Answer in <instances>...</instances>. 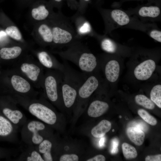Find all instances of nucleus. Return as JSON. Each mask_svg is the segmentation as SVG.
Listing matches in <instances>:
<instances>
[{
	"label": "nucleus",
	"instance_id": "obj_33",
	"mask_svg": "<svg viewBox=\"0 0 161 161\" xmlns=\"http://www.w3.org/2000/svg\"><path fill=\"white\" fill-rule=\"evenodd\" d=\"M119 144L118 140L116 138H114L112 141V148L111 152L112 154H115L118 151V146Z\"/></svg>",
	"mask_w": 161,
	"mask_h": 161
},
{
	"label": "nucleus",
	"instance_id": "obj_22",
	"mask_svg": "<svg viewBox=\"0 0 161 161\" xmlns=\"http://www.w3.org/2000/svg\"><path fill=\"white\" fill-rule=\"evenodd\" d=\"M32 16L35 19L42 20L48 16L49 12L44 5H41L37 8H33L31 12Z\"/></svg>",
	"mask_w": 161,
	"mask_h": 161
},
{
	"label": "nucleus",
	"instance_id": "obj_8",
	"mask_svg": "<svg viewBox=\"0 0 161 161\" xmlns=\"http://www.w3.org/2000/svg\"><path fill=\"white\" fill-rule=\"evenodd\" d=\"M99 81L93 73L87 74V76L80 86L78 96L81 100L88 99L98 88Z\"/></svg>",
	"mask_w": 161,
	"mask_h": 161
},
{
	"label": "nucleus",
	"instance_id": "obj_31",
	"mask_svg": "<svg viewBox=\"0 0 161 161\" xmlns=\"http://www.w3.org/2000/svg\"><path fill=\"white\" fill-rule=\"evenodd\" d=\"M79 157L75 154H66L61 155L59 158L60 161H78Z\"/></svg>",
	"mask_w": 161,
	"mask_h": 161
},
{
	"label": "nucleus",
	"instance_id": "obj_12",
	"mask_svg": "<svg viewBox=\"0 0 161 161\" xmlns=\"http://www.w3.org/2000/svg\"><path fill=\"white\" fill-rule=\"evenodd\" d=\"M120 67L118 62L114 60H111L106 64L104 73L107 80L114 82L118 79L120 73Z\"/></svg>",
	"mask_w": 161,
	"mask_h": 161
},
{
	"label": "nucleus",
	"instance_id": "obj_7",
	"mask_svg": "<svg viewBox=\"0 0 161 161\" xmlns=\"http://www.w3.org/2000/svg\"><path fill=\"white\" fill-rule=\"evenodd\" d=\"M18 128L0 111V141L15 143L17 142Z\"/></svg>",
	"mask_w": 161,
	"mask_h": 161
},
{
	"label": "nucleus",
	"instance_id": "obj_36",
	"mask_svg": "<svg viewBox=\"0 0 161 161\" xmlns=\"http://www.w3.org/2000/svg\"><path fill=\"white\" fill-rule=\"evenodd\" d=\"M134 126L135 127L139 128L143 131H145L147 129V127L145 124L142 122H135L134 124H133Z\"/></svg>",
	"mask_w": 161,
	"mask_h": 161
},
{
	"label": "nucleus",
	"instance_id": "obj_21",
	"mask_svg": "<svg viewBox=\"0 0 161 161\" xmlns=\"http://www.w3.org/2000/svg\"><path fill=\"white\" fill-rule=\"evenodd\" d=\"M138 13L142 17L155 18L160 15V10L157 6L143 7L140 9Z\"/></svg>",
	"mask_w": 161,
	"mask_h": 161
},
{
	"label": "nucleus",
	"instance_id": "obj_14",
	"mask_svg": "<svg viewBox=\"0 0 161 161\" xmlns=\"http://www.w3.org/2000/svg\"><path fill=\"white\" fill-rule=\"evenodd\" d=\"M126 134L129 139L135 145L140 146L143 143L145 134L140 129L134 127H129Z\"/></svg>",
	"mask_w": 161,
	"mask_h": 161
},
{
	"label": "nucleus",
	"instance_id": "obj_13",
	"mask_svg": "<svg viewBox=\"0 0 161 161\" xmlns=\"http://www.w3.org/2000/svg\"><path fill=\"white\" fill-rule=\"evenodd\" d=\"M52 141L45 138L35 148L40 154L44 161H52L53 160L52 154Z\"/></svg>",
	"mask_w": 161,
	"mask_h": 161
},
{
	"label": "nucleus",
	"instance_id": "obj_42",
	"mask_svg": "<svg viewBox=\"0 0 161 161\" xmlns=\"http://www.w3.org/2000/svg\"><path fill=\"white\" fill-rule=\"evenodd\" d=\"M114 129H113V131L114 132Z\"/></svg>",
	"mask_w": 161,
	"mask_h": 161
},
{
	"label": "nucleus",
	"instance_id": "obj_23",
	"mask_svg": "<svg viewBox=\"0 0 161 161\" xmlns=\"http://www.w3.org/2000/svg\"><path fill=\"white\" fill-rule=\"evenodd\" d=\"M122 148L124 156L126 159H134L137 156L136 149L130 144L124 143L122 145Z\"/></svg>",
	"mask_w": 161,
	"mask_h": 161
},
{
	"label": "nucleus",
	"instance_id": "obj_25",
	"mask_svg": "<svg viewBox=\"0 0 161 161\" xmlns=\"http://www.w3.org/2000/svg\"><path fill=\"white\" fill-rule=\"evenodd\" d=\"M151 100L159 107L161 108V85H157L152 89L150 94Z\"/></svg>",
	"mask_w": 161,
	"mask_h": 161
},
{
	"label": "nucleus",
	"instance_id": "obj_35",
	"mask_svg": "<svg viewBox=\"0 0 161 161\" xmlns=\"http://www.w3.org/2000/svg\"><path fill=\"white\" fill-rule=\"evenodd\" d=\"M146 161H160L161 155L158 154L154 155H148L145 159Z\"/></svg>",
	"mask_w": 161,
	"mask_h": 161
},
{
	"label": "nucleus",
	"instance_id": "obj_16",
	"mask_svg": "<svg viewBox=\"0 0 161 161\" xmlns=\"http://www.w3.org/2000/svg\"><path fill=\"white\" fill-rule=\"evenodd\" d=\"M11 83L15 90L18 92L26 93L30 89V86L29 83L19 76H13L11 79Z\"/></svg>",
	"mask_w": 161,
	"mask_h": 161
},
{
	"label": "nucleus",
	"instance_id": "obj_29",
	"mask_svg": "<svg viewBox=\"0 0 161 161\" xmlns=\"http://www.w3.org/2000/svg\"><path fill=\"white\" fill-rule=\"evenodd\" d=\"M5 31L9 36L16 40H20L22 38V35L20 31L15 26H11L7 27Z\"/></svg>",
	"mask_w": 161,
	"mask_h": 161
},
{
	"label": "nucleus",
	"instance_id": "obj_24",
	"mask_svg": "<svg viewBox=\"0 0 161 161\" xmlns=\"http://www.w3.org/2000/svg\"><path fill=\"white\" fill-rule=\"evenodd\" d=\"M135 102L137 104L146 109H153L155 108L154 103L144 95H137L135 96Z\"/></svg>",
	"mask_w": 161,
	"mask_h": 161
},
{
	"label": "nucleus",
	"instance_id": "obj_4",
	"mask_svg": "<svg viewBox=\"0 0 161 161\" xmlns=\"http://www.w3.org/2000/svg\"><path fill=\"white\" fill-rule=\"evenodd\" d=\"M53 42L64 46H68L77 42L76 33L69 21L63 17L60 24L52 28Z\"/></svg>",
	"mask_w": 161,
	"mask_h": 161
},
{
	"label": "nucleus",
	"instance_id": "obj_38",
	"mask_svg": "<svg viewBox=\"0 0 161 161\" xmlns=\"http://www.w3.org/2000/svg\"><path fill=\"white\" fill-rule=\"evenodd\" d=\"M102 138L101 139L100 141V145H102L104 143V139L103 138V137H102Z\"/></svg>",
	"mask_w": 161,
	"mask_h": 161
},
{
	"label": "nucleus",
	"instance_id": "obj_34",
	"mask_svg": "<svg viewBox=\"0 0 161 161\" xmlns=\"http://www.w3.org/2000/svg\"><path fill=\"white\" fill-rule=\"evenodd\" d=\"M91 31V28L89 24L87 22H85L82 26H80L79 28V31L80 33H85L89 32Z\"/></svg>",
	"mask_w": 161,
	"mask_h": 161
},
{
	"label": "nucleus",
	"instance_id": "obj_11",
	"mask_svg": "<svg viewBox=\"0 0 161 161\" xmlns=\"http://www.w3.org/2000/svg\"><path fill=\"white\" fill-rule=\"evenodd\" d=\"M109 106L105 102L99 100L92 101L87 110L88 115L92 117H97L104 114L108 109Z\"/></svg>",
	"mask_w": 161,
	"mask_h": 161
},
{
	"label": "nucleus",
	"instance_id": "obj_17",
	"mask_svg": "<svg viewBox=\"0 0 161 161\" xmlns=\"http://www.w3.org/2000/svg\"><path fill=\"white\" fill-rule=\"evenodd\" d=\"M22 71L33 81L36 80L40 72V68L33 64L24 63L21 66Z\"/></svg>",
	"mask_w": 161,
	"mask_h": 161
},
{
	"label": "nucleus",
	"instance_id": "obj_39",
	"mask_svg": "<svg viewBox=\"0 0 161 161\" xmlns=\"http://www.w3.org/2000/svg\"><path fill=\"white\" fill-rule=\"evenodd\" d=\"M55 0L57 2H60L62 1V0Z\"/></svg>",
	"mask_w": 161,
	"mask_h": 161
},
{
	"label": "nucleus",
	"instance_id": "obj_18",
	"mask_svg": "<svg viewBox=\"0 0 161 161\" xmlns=\"http://www.w3.org/2000/svg\"><path fill=\"white\" fill-rule=\"evenodd\" d=\"M21 51V48L18 46L10 48L3 47L0 50V55L3 59H13L18 57Z\"/></svg>",
	"mask_w": 161,
	"mask_h": 161
},
{
	"label": "nucleus",
	"instance_id": "obj_15",
	"mask_svg": "<svg viewBox=\"0 0 161 161\" xmlns=\"http://www.w3.org/2000/svg\"><path fill=\"white\" fill-rule=\"evenodd\" d=\"M111 127L112 125L110 122L103 120L92 129L91 133L95 137L101 138L110 131Z\"/></svg>",
	"mask_w": 161,
	"mask_h": 161
},
{
	"label": "nucleus",
	"instance_id": "obj_6",
	"mask_svg": "<svg viewBox=\"0 0 161 161\" xmlns=\"http://www.w3.org/2000/svg\"><path fill=\"white\" fill-rule=\"evenodd\" d=\"M63 78V73L59 71L56 76L49 75L45 78L44 84L47 96L52 102H57L59 99V93L61 94L59 92L61 91Z\"/></svg>",
	"mask_w": 161,
	"mask_h": 161
},
{
	"label": "nucleus",
	"instance_id": "obj_9",
	"mask_svg": "<svg viewBox=\"0 0 161 161\" xmlns=\"http://www.w3.org/2000/svg\"><path fill=\"white\" fill-rule=\"evenodd\" d=\"M155 68V62L151 59L147 60L136 67L134 71V75L138 80H145L151 77Z\"/></svg>",
	"mask_w": 161,
	"mask_h": 161
},
{
	"label": "nucleus",
	"instance_id": "obj_41",
	"mask_svg": "<svg viewBox=\"0 0 161 161\" xmlns=\"http://www.w3.org/2000/svg\"><path fill=\"white\" fill-rule=\"evenodd\" d=\"M120 118H121V116H120Z\"/></svg>",
	"mask_w": 161,
	"mask_h": 161
},
{
	"label": "nucleus",
	"instance_id": "obj_5",
	"mask_svg": "<svg viewBox=\"0 0 161 161\" xmlns=\"http://www.w3.org/2000/svg\"><path fill=\"white\" fill-rule=\"evenodd\" d=\"M27 109L32 115L41 121L50 126L55 125L57 117L53 109L44 104L34 102L27 106Z\"/></svg>",
	"mask_w": 161,
	"mask_h": 161
},
{
	"label": "nucleus",
	"instance_id": "obj_2",
	"mask_svg": "<svg viewBox=\"0 0 161 161\" xmlns=\"http://www.w3.org/2000/svg\"><path fill=\"white\" fill-rule=\"evenodd\" d=\"M63 64L64 69L61 85L62 96L65 106L69 108L75 103L78 89L86 79L87 74L78 72L65 62Z\"/></svg>",
	"mask_w": 161,
	"mask_h": 161
},
{
	"label": "nucleus",
	"instance_id": "obj_40",
	"mask_svg": "<svg viewBox=\"0 0 161 161\" xmlns=\"http://www.w3.org/2000/svg\"><path fill=\"white\" fill-rule=\"evenodd\" d=\"M85 0V1H89V0Z\"/></svg>",
	"mask_w": 161,
	"mask_h": 161
},
{
	"label": "nucleus",
	"instance_id": "obj_37",
	"mask_svg": "<svg viewBox=\"0 0 161 161\" xmlns=\"http://www.w3.org/2000/svg\"><path fill=\"white\" fill-rule=\"evenodd\" d=\"M105 160V157L101 154L97 155L86 160L87 161H104Z\"/></svg>",
	"mask_w": 161,
	"mask_h": 161
},
{
	"label": "nucleus",
	"instance_id": "obj_32",
	"mask_svg": "<svg viewBox=\"0 0 161 161\" xmlns=\"http://www.w3.org/2000/svg\"><path fill=\"white\" fill-rule=\"evenodd\" d=\"M151 37L157 41L161 42V32L160 31L154 30L150 33Z\"/></svg>",
	"mask_w": 161,
	"mask_h": 161
},
{
	"label": "nucleus",
	"instance_id": "obj_28",
	"mask_svg": "<svg viewBox=\"0 0 161 161\" xmlns=\"http://www.w3.org/2000/svg\"><path fill=\"white\" fill-rule=\"evenodd\" d=\"M101 47L103 50L109 53L114 52L116 49V45L108 38L104 39L102 41Z\"/></svg>",
	"mask_w": 161,
	"mask_h": 161
},
{
	"label": "nucleus",
	"instance_id": "obj_27",
	"mask_svg": "<svg viewBox=\"0 0 161 161\" xmlns=\"http://www.w3.org/2000/svg\"><path fill=\"white\" fill-rule=\"evenodd\" d=\"M137 113L138 115L148 124L153 126L157 124V120L145 110L140 109L138 110Z\"/></svg>",
	"mask_w": 161,
	"mask_h": 161
},
{
	"label": "nucleus",
	"instance_id": "obj_20",
	"mask_svg": "<svg viewBox=\"0 0 161 161\" xmlns=\"http://www.w3.org/2000/svg\"><path fill=\"white\" fill-rule=\"evenodd\" d=\"M38 33L43 41L47 43L53 42V35L51 28L46 24L40 25L38 30Z\"/></svg>",
	"mask_w": 161,
	"mask_h": 161
},
{
	"label": "nucleus",
	"instance_id": "obj_1",
	"mask_svg": "<svg viewBox=\"0 0 161 161\" xmlns=\"http://www.w3.org/2000/svg\"><path fill=\"white\" fill-rule=\"evenodd\" d=\"M67 47L66 50L60 53L63 59L73 63L83 73H93L97 66V60L88 48L77 41Z\"/></svg>",
	"mask_w": 161,
	"mask_h": 161
},
{
	"label": "nucleus",
	"instance_id": "obj_30",
	"mask_svg": "<svg viewBox=\"0 0 161 161\" xmlns=\"http://www.w3.org/2000/svg\"><path fill=\"white\" fill-rule=\"evenodd\" d=\"M17 151V150L16 149H7L0 148V158L4 157L10 158L12 156L16 155Z\"/></svg>",
	"mask_w": 161,
	"mask_h": 161
},
{
	"label": "nucleus",
	"instance_id": "obj_26",
	"mask_svg": "<svg viewBox=\"0 0 161 161\" xmlns=\"http://www.w3.org/2000/svg\"><path fill=\"white\" fill-rule=\"evenodd\" d=\"M38 59L41 63L45 67L51 68L54 67V63L51 57L46 52L42 51L38 55Z\"/></svg>",
	"mask_w": 161,
	"mask_h": 161
},
{
	"label": "nucleus",
	"instance_id": "obj_10",
	"mask_svg": "<svg viewBox=\"0 0 161 161\" xmlns=\"http://www.w3.org/2000/svg\"><path fill=\"white\" fill-rule=\"evenodd\" d=\"M26 148L23 150L20 155L15 161H44L41 156L33 146L27 145Z\"/></svg>",
	"mask_w": 161,
	"mask_h": 161
},
{
	"label": "nucleus",
	"instance_id": "obj_3",
	"mask_svg": "<svg viewBox=\"0 0 161 161\" xmlns=\"http://www.w3.org/2000/svg\"><path fill=\"white\" fill-rule=\"evenodd\" d=\"M45 124L35 120H27L22 126L21 133L22 141L27 145L35 147L45 139L48 133Z\"/></svg>",
	"mask_w": 161,
	"mask_h": 161
},
{
	"label": "nucleus",
	"instance_id": "obj_19",
	"mask_svg": "<svg viewBox=\"0 0 161 161\" xmlns=\"http://www.w3.org/2000/svg\"><path fill=\"white\" fill-rule=\"evenodd\" d=\"M111 16L113 20L120 25L127 24L130 19L128 15L123 11L120 10H114L111 13Z\"/></svg>",
	"mask_w": 161,
	"mask_h": 161
}]
</instances>
